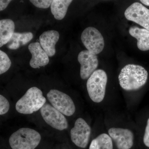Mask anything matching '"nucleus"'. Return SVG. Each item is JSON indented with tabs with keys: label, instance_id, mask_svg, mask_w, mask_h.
<instances>
[{
	"label": "nucleus",
	"instance_id": "obj_22",
	"mask_svg": "<svg viewBox=\"0 0 149 149\" xmlns=\"http://www.w3.org/2000/svg\"><path fill=\"white\" fill-rule=\"evenodd\" d=\"M143 142L145 146L149 148V118L147 121V124L146 129H145V134L143 137Z\"/></svg>",
	"mask_w": 149,
	"mask_h": 149
},
{
	"label": "nucleus",
	"instance_id": "obj_19",
	"mask_svg": "<svg viewBox=\"0 0 149 149\" xmlns=\"http://www.w3.org/2000/svg\"><path fill=\"white\" fill-rule=\"evenodd\" d=\"M11 65V61L7 54L2 51H0V74L7 72Z\"/></svg>",
	"mask_w": 149,
	"mask_h": 149
},
{
	"label": "nucleus",
	"instance_id": "obj_16",
	"mask_svg": "<svg viewBox=\"0 0 149 149\" xmlns=\"http://www.w3.org/2000/svg\"><path fill=\"white\" fill-rule=\"evenodd\" d=\"M33 37V34L31 32H14L8 43V47L10 49H17L21 46L27 44L32 40Z\"/></svg>",
	"mask_w": 149,
	"mask_h": 149
},
{
	"label": "nucleus",
	"instance_id": "obj_5",
	"mask_svg": "<svg viewBox=\"0 0 149 149\" xmlns=\"http://www.w3.org/2000/svg\"><path fill=\"white\" fill-rule=\"evenodd\" d=\"M47 97L52 105L65 116H71L75 112L74 102L65 93L53 89L48 92Z\"/></svg>",
	"mask_w": 149,
	"mask_h": 149
},
{
	"label": "nucleus",
	"instance_id": "obj_20",
	"mask_svg": "<svg viewBox=\"0 0 149 149\" xmlns=\"http://www.w3.org/2000/svg\"><path fill=\"white\" fill-rule=\"evenodd\" d=\"M10 109V104L7 99L2 95H0V114L6 113Z\"/></svg>",
	"mask_w": 149,
	"mask_h": 149
},
{
	"label": "nucleus",
	"instance_id": "obj_4",
	"mask_svg": "<svg viewBox=\"0 0 149 149\" xmlns=\"http://www.w3.org/2000/svg\"><path fill=\"white\" fill-rule=\"evenodd\" d=\"M107 79L106 72L102 69L96 70L88 78L87 91L90 98L94 102L100 103L103 100Z\"/></svg>",
	"mask_w": 149,
	"mask_h": 149
},
{
	"label": "nucleus",
	"instance_id": "obj_8",
	"mask_svg": "<svg viewBox=\"0 0 149 149\" xmlns=\"http://www.w3.org/2000/svg\"><path fill=\"white\" fill-rule=\"evenodd\" d=\"M91 129L83 118H77L74 127L70 130L71 141L77 146L85 148L88 146L91 136Z\"/></svg>",
	"mask_w": 149,
	"mask_h": 149
},
{
	"label": "nucleus",
	"instance_id": "obj_14",
	"mask_svg": "<svg viewBox=\"0 0 149 149\" xmlns=\"http://www.w3.org/2000/svg\"><path fill=\"white\" fill-rule=\"evenodd\" d=\"M129 33L132 37L137 39V47L140 50H149V30L140 28L136 26L130 27Z\"/></svg>",
	"mask_w": 149,
	"mask_h": 149
},
{
	"label": "nucleus",
	"instance_id": "obj_23",
	"mask_svg": "<svg viewBox=\"0 0 149 149\" xmlns=\"http://www.w3.org/2000/svg\"><path fill=\"white\" fill-rule=\"evenodd\" d=\"M12 0H0V10H4Z\"/></svg>",
	"mask_w": 149,
	"mask_h": 149
},
{
	"label": "nucleus",
	"instance_id": "obj_24",
	"mask_svg": "<svg viewBox=\"0 0 149 149\" xmlns=\"http://www.w3.org/2000/svg\"><path fill=\"white\" fill-rule=\"evenodd\" d=\"M141 3L145 5L149 6V0H140Z\"/></svg>",
	"mask_w": 149,
	"mask_h": 149
},
{
	"label": "nucleus",
	"instance_id": "obj_15",
	"mask_svg": "<svg viewBox=\"0 0 149 149\" xmlns=\"http://www.w3.org/2000/svg\"><path fill=\"white\" fill-rule=\"evenodd\" d=\"M15 25L12 19H1L0 21V47L8 44L14 33Z\"/></svg>",
	"mask_w": 149,
	"mask_h": 149
},
{
	"label": "nucleus",
	"instance_id": "obj_9",
	"mask_svg": "<svg viewBox=\"0 0 149 149\" xmlns=\"http://www.w3.org/2000/svg\"><path fill=\"white\" fill-rule=\"evenodd\" d=\"M125 18L149 30V9L142 4L133 3L124 13Z\"/></svg>",
	"mask_w": 149,
	"mask_h": 149
},
{
	"label": "nucleus",
	"instance_id": "obj_11",
	"mask_svg": "<svg viewBox=\"0 0 149 149\" xmlns=\"http://www.w3.org/2000/svg\"><path fill=\"white\" fill-rule=\"evenodd\" d=\"M108 133L118 149H130L133 146L134 135L129 129L112 128L109 130Z\"/></svg>",
	"mask_w": 149,
	"mask_h": 149
},
{
	"label": "nucleus",
	"instance_id": "obj_18",
	"mask_svg": "<svg viewBox=\"0 0 149 149\" xmlns=\"http://www.w3.org/2000/svg\"><path fill=\"white\" fill-rule=\"evenodd\" d=\"M89 149H113L111 138L106 133H102L93 139Z\"/></svg>",
	"mask_w": 149,
	"mask_h": 149
},
{
	"label": "nucleus",
	"instance_id": "obj_3",
	"mask_svg": "<svg viewBox=\"0 0 149 149\" xmlns=\"http://www.w3.org/2000/svg\"><path fill=\"white\" fill-rule=\"evenodd\" d=\"M41 136L34 129L22 128L13 133L9 139L12 149H35L40 144Z\"/></svg>",
	"mask_w": 149,
	"mask_h": 149
},
{
	"label": "nucleus",
	"instance_id": "obj_1",
	"mask_svg": "<svg viewBox=\"0 0 149 149\" xmlns=\"http://www.w3.org/2000/svg\"><path fill=\"white\" fill-rule=\"evenodd\" d=\"M148 72L143 66L128 64L121 69L118 75L120 87L126 91H136L146 84Z\"/></svg>",
	"mask_w": 149,
	"mask_h": 149
},
{
	"label": "nucleus",
	"instance_id": "obj_6",
	"mask_svg": "<svg viewBox=\"0 0 149 149\" xmlns=\"http://www.w3.org/2000/svg\"><path fill=\"white\" fill-rule=\"evenodd\" d=\"M81 40L83 45L89 52L97 55L104 47V41L100 32L95 27H89L83 30Z\"/></svg>",
	"mask_w": 149,
	"mask_h": 149
},
{
	"label": "nucleus",
	"instance_id": "obj_17",
	"mask_svg": "<svg viewBox=\"0 0 149 149\" xmlns=\"http://www.w3.org/2000/svg\"><path fill=\"white\" fill-rule=\"evenodd\" d=\"M72 0H53L51 6V12L58 20L63 19Z\"/></svg>",
	"mask_w": 149,
	"mask_h": 149
},
{
	"label": "nucleus",
	"instance_id": "obj_10",
	"mask_svg": "<svg viewBox=\"0 0 149 149\" xmlns=\"http://www.w3.org/2000/svg\"><path fill=\"white\" fill-rule=\"evenodd\" d=\"M77 60L80 64V77L83 80L88 79L98 66L97 55L85 50L79 54Z\"/></svg>",
	"mask_w": 149,
	"mask_h": 149
},
{
	"label": "nucleus",
	"instance_id": "obj_7",
	"mask_svg": "<svg viewBox=\"0 0 149 149\" xmlns=\"http://www.w3.org/2000/svg\"><path fill=\"white\" fill-rule=\"evenodd\" d=\"M40 111L44 120L53 128L59 130H63L68 128V122L64 115L52 106L45 104Z\"/></svg>",
	"mask_w": 149,
	"mask_h": 149
},
{
	"label": "nucleus",
	"instance_id": "obj_13",
	"mask_svg": "<svg viewBox=\"0 0 149 149\" xmlns=\"http://www.w3.org/2000/svg\"><path fill=\"white\" fill-rule=\"evenodd\" d=\"M59 37L58 32L54 30H48L40 35V45L49 56L52 57L55 54V46Z\"/></svg>",
	"mask_w": 149,
	"mask_h": 149
},
{
	"label": "nucleus",
	"instance_id": "obj_2",
	"mask_svg": "<svg viewBox=\"0 0 149 149\" xmlns=\"http://www.w3.org/2000/svg\"><path fill=\"white\" fill-rule=\"evenodd\" d=\"M46 102V99L41 90L37 87H32L17 101L15 109L21 114H32L41 109Z\"/></svg>",
	"mask_w": 149,
	"mask_h": 149
},
{
	"label": "nucleus",
	"instance_id": "obj_12",
	"mask_svg": "<svg viewBox=\"0 0 149 149\" xmlns=\"http://www.w3.org/2000/svg\"><path fill=\"white\" fill-rule=\"evenodd\" d=\"M28 49L32 54L29 65L32 68H40L49 63V56L41 47L40 43H31L28 46Z\"/></svg>",
	"mask_w": 149,
	"mask_h": 149
},
{
	"label": "nucleus",
	"instance_id": "obj_21",
	"mask_svg": "<svg viewBox=\"0 0 149 149\" xmlns=\"http://www.w3.org/2000/svg\"><path fill=\"white\" fill-rule=\"evenodd\" d=\"M32 3L38 8L45 9L49 7L53 0H29Z\"/></svg>",
	"mask_w": 149,
	"mask_h": 149
}]
</instances>
